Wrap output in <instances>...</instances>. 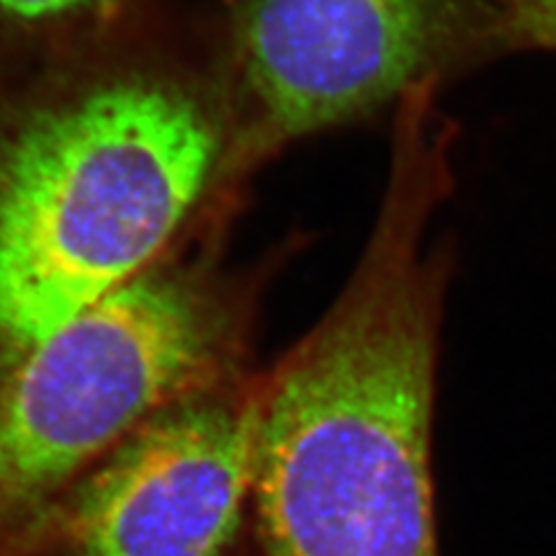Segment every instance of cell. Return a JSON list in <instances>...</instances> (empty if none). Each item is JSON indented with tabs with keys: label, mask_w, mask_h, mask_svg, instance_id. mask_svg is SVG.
Instances as JSON below:
<instances>
[{
	"label": "cell",
	"mask_w": 556,
	"mask_h": 556,
	"mask_svg": "<svg viewBox=\"0 0 556 556\" xmlns=\"http://www.w3.org/2000/svg\"><path fill=\"white\" fill-rule=\"evenodd\" d=\"M429 81L396 104L386 198L320 323L257 380L265 556H439L431 417L447 257L427 251L455 128Z\"/></svg>",
	"instance_id": "obj_1"
},
{
	"label": "cell",
	"mask_w": 556,
	"mask_h": 556,
	"mask_svg": "<svg viewBox=\"0 0 556 556\" xmlns=\"http://www.w3.org/2000/svg\"><path fill=\"white\" fill-rule=\"evenodd\" d=\"M225 135L186 86L114 75L0 132V376L163 263L218 181Z\"/></svg>",
	"instance_id": "obj_2"
},
{
	"label": "cell",
	"mask_w": 556,
	"mask_h": 556,
	"mask_svg": "<svg viewBox=\"0 0 556 556\" xmlns=\"http://www.w3.org/2000/svg\"><path fill=\"white\" fill-rule=\"evenodd\" d=\"M249 318L230 281L161 263L0 376V556L151 415L239 376Z\"/></svg>",
	"instance_id": "obj_3"
},
{
	"label": "cell",
	"mask_w": 556,
	"mask_h": 556,
	"mask_svg": "<svg viewBox=\"0 0 556 556\" xmlns=\"http://www.w3.org/2000/svg\"><path fill=\"white\" fill-rule=\"evenodd\" d=\"M480 40L462 0H230L235 128L218 181L443 81Z\"/></svg>",
	"instance_id": "obj_4"
},
{
	"label": "cell",
	"mask_w": 556,
	"mask_h": 556,
	"mask_svg": "<svg viewBox=\"0 0 556 556\" xmlns=\"http://www.w3.org/2000/svg\"><path fill=\"white\" fill-rule=\"evenodd\" d=\"M257 380L179 396L104 455L8 556H223L253 496Z\"/></svg>",
	"instance_id": "obj_5"
},
{
	"label": "cell",
	"mask_w": 556,
	"mask_h": 556,
	"mask_svg": "<svg viewBox=\"0 0 556 556\" xmlns=\"http://www.w3.org/2000/svg\"><path fill=\"white\" fill-rule=\"evenodd\" d=\"M486 42L556 54V0H484Z\"/></svg>",
	"instance_id": "obj_6"
},
{
	"label": "cell",
	"mask_w": 556,
	"mask_h": 556,
	"mask_svg": "<svg viewBox=\"0 0 556 556\" xmlns=\"http://www.w3.org/2000/svg\"><path fill=\"white\" fill-rule=\"evenodd\" d=\"M118 0H0V30L51 35L102 20Z\"/></svg>",
	"instance_id": "obj_7"
}]
</instances>
